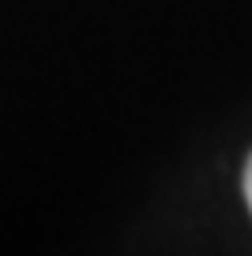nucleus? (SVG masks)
I'll return each mask as SVG.
<instances>
[{"instance_id":"nucleus-1","label":"nucleus","mask_w":252,"mask_h":256,"mask_svg":"<svg viewBox=\"0 0 252 256\" xmlns=\"http://www.w3.org/2000/svg\"><path fill=\"white\" fill-rule=\"evenodd\" d=\"M244 200H248V211H252V154H248V166H244Z\"/></svg>"}]
</instances>
